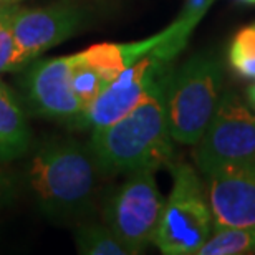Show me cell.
<instances>
[{"mask_svg":"<svg viewBox=\"0 0 255 255\" xmlns=\"http://www.w3.org/2000/svg\"><path fill=\"white\" fill-rule=\"evenodd\" d=\"M171 75H166L149 95L123 118L93 129L90 149L103 176L129 174L137 169L171 166L172 144L167 125L166 93Z\"/></svg>","mask_w":255,"mask_h":255,"instance_id":"cell-1","label":"cell"},{"mask_svg":"<svg viewBox=\"0 0 255 255\" xmlns=\"http://www.w3.org/2000/svg\"><path fill=\"white\" fill-rule=\"evenodd\" d=\"M100 174L90 146L62 137L45 141L27 167L30 191L50 219L78 217L88 211Z\"/></svg>","mask_w":255,"mask_h":255,"instance_id":"cell-2","label":"cell"},{"mask_svg":"<svg viewBox=\"0 0 255 255\" xmlns=\"http://www.w3.org/2000/svg\"><path fill=\"white\" fill-rule=\"evenodd\" d=\"M224 70L214 55H196L172 70L166 93L171 137L196 146L221 101Z\"/></svg>","mask_w":255,"mask_h":255,"instance_id":"cell-3","label":"cell"},{"mask_svg":"<svg viewBox=\"0 0 255 255\" xmlns=\"http://www.w3.org/2000/svg\"><path fill=\"white\" fill-rule=\"evenodd\" d=\"M172 174L174 184L152 244L166 255H192L211 237L214 217L197 172L189 164H176Z\"/></svg>","mask_w":255,"mask_h":255,"instance_id":"cell-4","label":"cell"},{"mask_svg":"<svg viewBox=\"0 0 255 255\" xmlns=\"http://www.w3.org/2000/svg\"><path fill=\"white\" fill-rule=\"evenodd\" d=\"M164 209L157 189L154 169L144 167L129 172L105 206V222L132 254H141L152 244Z\"/></svg>","mask_w":255,"mask_h":255,"instance_id":"cell-5","label":"cell"},{"mask_svg":"<svg viewBox=\"0 0 255 255\" xmlns=\"http://www.w3.org/2000/svg\"><path fill=\"white\" fill-rule=\"evenodd\" d=\"M252 159H255V115L234 91H227L196 144L194 161L199 171L207 174L216 167Z\"/></svg>","mask_w":255,"mask_h":255,"instance_id":"cell-6","label":"cell"},{"mask_svg":"<svg viewBox=\"0 0 255 255\" xmlns=\"http://www.w3.org/2000/svg\"><path fill=\"white\" fill-rule=\"evenodd\" d=\"M23 81L35 113L75 129H85L86 110L71 86V55L32 62Z\"/></svg>","mask_w":255,"mask_h":255,"instance_id":"cell-7","label":"cell"},{"mask_svg":"<svg viewBox=\"0 0 255 255\" xmlns=\"http://www.w3.org/2000/svg\"><path fill=\"white\" fill-rule=\"evenodd\" d=\"M8 23L20 52V62L25 66L73 37L83 25V8L73 0L38 8L17 7Z\"/></svg>","mask_w":255,"mask_h":255,"instance_id":"cell-8","label":"cell"},{"mask_svg":"<svg viewBox=\"0 0 255 255\" xmlns=\"http://www.w3.org/2000/svg\"><path fill=\"white\" fill-rule=\"evenodd\" d=\"M171 71V62L162 58L156 50H151L103 90L88 110L85 129H98L123 118Z\"/></svg>","mask_w":255,"mask_h":255,"instance_id":"cell-9","label":"cell"},{"mask_svg":"<svg viewBox=\"0 0 255 255\" xmlns=\"http://www.w3.org/2000/svg\"><path fill=\"white\" fill-rule=\"evenodd\" d=\"M206 177L216 229L255 226V159L216 167Z\"/></svg>","mask_w":255,"mask_h":255,"instance_id":"cell-10","label":"cell"},{"mask_svg":"<svg viewBox=\"0 0 255 255\" xmlns=\"http://www.w3.org/2000/svg\"><path fill=\"white\" fill-rule=\"evenodd\" d=\"M33 134L22 106L0 80V162H12L28 152Z\"/></svg>","mask_w":255,"mask_h":255,"instance_id":"cell-11","label":"cell"},{"mask_svg":"<svg viewBox=\"0 0 255 255\" xmlns=\"http://www.w3.org/2000/svg\"><path fill=\"white\" fill-rule=\"evenodd\" d=\"M76 251L83 255H132L108 226L83 224L75 231Z\"/></svg>","mask_w":255,"mask_h":255,"instance_id":"cell-12","label":"cell"},{"mask_svg":"<svg viewBox=\"0 0 255 255\" xmlns=\"http://www.w3.org/2000/svg\"><path fill=\"white\" fill-rule=\"evenodd\" d=\"M255 252V226L252 227H217L199 255H244Z\"/></svg>","mask_w":255,"mask_h":255,"instance_id":"cell-13","label":"cell"},{"mask_svg":"<svg viewBox=\"0 0 255 255\" xmlns=\"http://www.w3.org/2000/svg\"><path fill=\"white\" fill-rule=\"evenodd\" d=\"M86 63L98 71L106 83H111L129 66L123 43H100L78 53Z\"/></svg>","mask_w":255,"mask_h":255,"instance_id":"cell-14","label":"cell"},{"mask_svg":"<svg viewBox=\"0 0 255 255\" xmlns=\"http://www.w3.org/2000/svg\"><path fill=\"white\" fill-rule=\"evenodd\" d=\"M71 86H73L76 98L80 100L81 106L88 115L91 105L103 93L108 83L101 78L93 66L86 63L78 53H75L71 55Z\"/></svg>","mask_w":255,"mask_h":255,"instance_id":"cell-15","label":"cell"},{"mask_svg":"<svg viewBox=\"0 0 255 255\" xmlns=\"http://www.w3.org/2000/svg\"><path fill=\"white\" fill-rule=\"evenodd\" d=\"M231 66L244 78H255V23L241 28L229 48Z\"/></svg>","mask_w":255,"mask_h":255,"instance_id":"cell-16","label":"cell"},{"mask_svg":"<svg viewBox=\"0 0 255 255\" xmlns=\"http://www.w3.org/2000/svg\"><path fill=\"white\" fill-rule=\"evenodd\" d=\"M22 68L20 62V52L17 42L13 38L10 23H3L0 27V75Z\"/></svg>","mask_w":255,"mask_h":255,"instance_id":"cell-17","label":"cell"},{"mask_svg":"<svg viewBox=\"0 0 255 255\" xmlns=\"http://www.w3.org/2000/svg\"><path fill=\"white\" fill-rule=\"evenodd\" d=\"M214 2L216 0H186L184 7H182L179 13V18L197 25Z\"/></svg>","mask_w":255,"mask_h":255,"instance_id":"cell-18","label":"cell"},{"mask_svg":"<svg viewBox=\"0 0 255 255\" xmlns=\"http://www.w3.org/2000/svg\"><path fill=\"white\" fill-rule=\"evenodd\" d=\"M13 196H15L13 181L10 179V176L7 172H3L0 169V209L8 206V204L12 202Z\"/></svg>","mask_w":255,"mask_h":255,"instance_id":"cell-19","label":"cell"},{"mask_svg":"<svg viewBox=\"0 0 255 255\" xmlns=\"http://www.w3.org/2000/svg\"><path fill=\"white\" fill-rule=\"evenodd\" d=\"M17 7V2H0V27L8 22Z\"/></svg>","mask_w":255,"mask_h":255,"instance_id":"cell-20","label":"cell"},{"mask_svg":"<svg viewBox=\"0 0 255 255\" xmlns=\"http://www.w3.org/2000/svg\"><path fill=\"white\" fill-rule=\"evenodd\" d=\"M249 98H251V101L255 105V85H252L251 88H249Z\"/></svg>","mask_w":255,"mask_h":255,"instance_id":"cell-21","label":"cell"},{"mask_svg":"<svg viewBox=\"0 0 255 255\" xmlns=\"http://www.w3.org/2000/svg\"><path fill=\"white\" fill-rule=\"evenodd\" d=\"M0 2H18V0H0Z\"/></svg>","mask_w":255,"mask_h":255,"instance_id":"cell-22","label":"cell"},{"mask_svg":"<svg viewBox=\"0 0 255 255\" xmlns=\"http://www.w3.org/2000/svg\"><path fill=\"white\" fill-rule=\"evenodd\" d=\"M242 2H249V3H251V0H242Z\"/></svg>","mask_w":255,"mask_h":255,"instance_id":"cell-23","label":"cell"},{"mask_svg":"<svg viewBox=\"0 0 255 255\" xmlns=\"http://www.w3.org/2000/svg\"><path fill=\"white\" fill-rule=\"evenodd\" d=\"M251 3H255V0H251Z\"/></svg>","mask_w":255,"mask_h":255,"instance_id":"cell-24","label":"cell"}]
</instances>
